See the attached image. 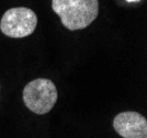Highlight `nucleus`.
<instances>
[{
  "mask_svg": "<svg viewBox=\"0 0 147 138\" xmlns=\"http://www.w3.org/2000/svg\"><path fill=\"white\" fill-rule=\"evenodd\" d=\"M52 9L69 31L82 30L97 19L98 0H52Z\"/></svg>",
  "mask_w": 147,
  "mask_h": 138,
  "instance_id": "f257e3e1",
  "label": "nucleus"
},
{
  "mask_svg": "<svg viewBox=\"0 0 147 138\" xmlns=\"http://www.w3.org/2000/svg\"><path fill=\"white\" fill-rule=\"evenodd\" d=\"M57 89L52 80L38 78L32 80L23 89V102L33 113L43 115L54 108L57 101Z\"/></svg>",
  "mask_w": 147,
  "mask_h": 138,
  "instance_id": "f03ea898",
  "label": "nucleus"
},
{
  "mask_svg": "<svg viewBox=\"0 0 147 138\" xmlns=\"http://www.w3.org/2000/svg\"><path fill=\"white\" fill-rule=\"evenodd\" d=\"M37 25L35 12L25 7L11 8L7 10L0 21V30L5 35L21 38L31 35Z\"/></svg>",
  "mask_w": 147,
  "mask_h": 138,
  "instance_id": "7ed1b4c3",
  "label": "nucleus"
},
{
  "mask_svg": "<svg viewBox=\"0 0 147 138\" xmlns=\"http://www.w3.org/2000/svg\"><path fill=\"white\" fill-rule=\"evenodd\" d=\"M114 131L123 138H147V120L137 112H122L113 120Z\"/></svg>",
  "mask_w": 147,
  "mask_h": 138,
  "instance_id": "20e7f679",
  "label": "nucleus"
},
{
  "mask_svg": "<svg viewBox=\"0 0 147 138\" xmlns=\"http://www.w3.org/2000/svg\"><path fill=\"white\" fill-rule=\"evenodd\" d=\"M127 2H137V1H141V0H126Z\"/></svg>",
  "mask_w": 147,
  "mask_h": 138,
  "instance_id": "39448f33",
  "label": "nucleus"
}]
</instances>
